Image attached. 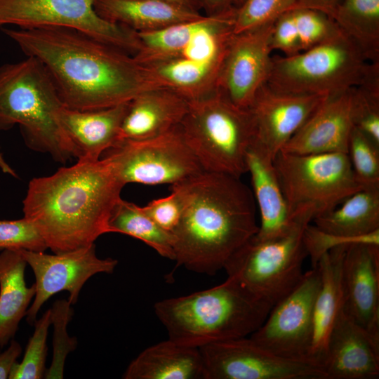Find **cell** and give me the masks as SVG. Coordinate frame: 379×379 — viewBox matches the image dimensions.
<instances>
[{"instance_id": "f6af8a7d", "label": "cell", "mask_w": 379, "mask_h": 379, "mask_svg": "<svg viewBox=\"0 0 379 379\" xmlns=\"http://www.w3.org/2000/svg\"><path fill=\"white\" fill-rule=\"evenodd\" d=\"M0 168L4 173L9 174L14 177H17L15 172L6 162L1 152H0Z\"/></svg>"}, {"instance_id": "9a60e30c", "label": "cell", "mask_w": 379, "mask_h": 379, "mask_svg": "<svg viewBox=\"0 0 379 379\" xmlns=\"http://www.w3.org/2000/svg\"><path fill=\"white\" fill-rule=\"evenodd\" d=\"M34 274L36 293L34 301L27 310V321H36V315L44 302L52 295L66 291L68 301L76 304L84 284L98 273L111 274L117 260L111 258H99L94 244L53 255L44 252L18 250Z\"/></svg>"}, {"instance_id": "f35d334b", "label": "cell", "mask_w": 379, "mask_h": 379, "mask_svg": "<svg viewBox=\"0 0 379 379\" xmlns=\"http://www.w3.org/2000/svg\"><path fill=\"white\" fill-rule=\"evenodd\" d=\"M141 208L159 227L171 234L177 227L182 214L180 201L173 191L168 196L152 200Z\"/></svg>"}, {"instance_id": "4fadbf2b", "label": "cell", "mask_w": 379, "mask_h": 379, "mask_svg": "<svg viewBox=\"0 0 379 379\" xmlns=\"http://www.w3.org/2000/svg\"><path fill=\"white\" fill-rule=\"evenodd\" d=\"M319 285L317 267L305 272L299 284L272 307L249 338L277 356L310 362L314 305Z\"/></svg>"}, {"instance_id": "e0dca14e", "label": "cell", "mask_w": 379, "mask_h": 379, "mask_svg": "<svg viewBox=\"0 0 379 379\" xmlns=\"http://www.w3.org/2000/svg\"><path fill=\"white\" fill-rule=\"evenodd\" d=\"M326 97L285 93L265 83L248 107L254 140L274 159Z\"/></svg>"}, {"instance_id": "4dcf8cb0", "label": "cell", "mask_w": 379, "mask_h": 379, "mask_svg": "<svg viewBox=\"0 0 379 379\" xmlns=\"http://www.w3.org/2000/svg\"><path fill=\"white\" fill-rule=\"evenodd\" d=\"M347 155L361 188H379V145L354 127L350 136Z\"/></svg>"}, {"instance_id": "ee69618b", "label": "cell", "mask_w": 379, "mask_h": 379, "mask_svg": "<svg viewBox=\"0 0 379 379\" xmlns=\"http://www.w3.org/2000/svg\"><path fill=\"white\" fill-rule=\"evenodd\" d=\"M155 1H165V2L171 3V4H175L187 7L189 8H191L192 10L197 11H199V10L201 9L197 0H155Z\"/></svg>"}, {"instance_id": "44dd1931", "label": "cell", "mask_w": 379, "mask_h": 379, "mask_svg": "<svg viewBox=\"0 0 379 379\" xmlns=\"http://www.w3.org/2000/svg\"><path fill=\"white\" fill-rule=\"evenodd\" d=\"M128 103L91 110L72 109L65 105L60 109L58 120L77 161H97L119 142Z\"/></svg>"}, {"instance_id": "d590c367", "label": "cell", "mask_w": 379, "mask_h": 379, "mask_svg": "<svg viewBox=\"0 0 379 379\" xmlns=\"http://www.w3.org/2000/svg\"><path fill=\"white\" fill-rule=\"evenodd\" d=\"M295 4V0H245L237 8L234 33L272 23Z\"/></svg>"}, {"instance_id": "9c48e42d", "label": "cell", "mask_w": 379, "mask_h": 379, "mask_svg": "<svg viewBox=\"0 0 379 379\" xmlns=\"http://www.w3.org/2000/svg\"><path fill=\"white\" fill-rule=\"evenodd\" d=\"M317 215L315 210L303 208L292 216L295 222L286 234L269 239L254 235L229 258L224 268L233 278L258 298L272 307L301 281L302 263L307 256L302 234Z\"/></svg>"}, {"instance_id": "30bf717a", "label": "cell", "mask_w": 379, "mask_h": 379, "mask_svg": "<svg viewBox=\"0 0 379 379\" xmlns=\"http://www.w3.org/2000/svg\"><path fill=\"white\" fill-rule=\"evenodd\" d=\"M273 162L291 216L306 206L313 207L317 215H320L362 189L347 153L298 154L279 151Z\"/></svg>"}, {"instance_id": "1f68e13d", "label": "cell", "mask_w": 379, "mask_h": 379, "mask_svg": "<svg viewBox=\"0 0 379 379\" xmlns=\"http://www.w3.org/2000/svg\"><path fill=\"white\" fill-rule=\"evenodd\" d=\"M32 336L27 343L22 361L13 365L9 379L44 378L47 354L46 338L48 328L51 325V310H47L42 317L34 322Z\"/></svg>"}, {"instance_id": "ac0fdd59", "label": "cell", "mask_w": 379, "mask_h": 379, "mask_svg": "<svg viewBox=\"0 0 379 379\" xmlns=\"http://www.w3.org/2000/svg\"><path fill=\"white\" fill-rule=\"evenodd\" d=\"M343 312L379 336V245H349L342 262Z\"/></svg>"}, {"instance_id": "603a6c76", "label": "cell", "mask_w": 379, "mask_h": 379, "mask_svg": "<svg viewBox=\"0 0 379 379\" xmlns=\"http://www.w3.org/2000/svg\"><path fill=\"white\" fill-rule=\"evenodd\" d=\"M188 106L187 100L166 88L140 93L128 103L119 141L148 139L171 130L180 124Z\"/></svg>"}, {"instance_id": "7402d4cb", "label": "cell", "mask_w": 379, "mask_h": 379, "mask_svg": "<svg viewBox=\"0 0 379 379\" xmlns=\"http://www.w3.org/2000/svg\"><path fill=\"white\" fill-rule=\"evenodd\" d=\"M246 161L260 218L254 237L262 240L286 234L293 225L295 218L291 216L273 158L253 140Z\"/></svg>"}, {"instance_id": "ba28073f", "label": "cell", "mask_w": 379, "mask_h": 379, "mask_svg": "<svg viewBox=\"0 0 379 379\" xmlns=\"http://www.w3.org/2000/svg\"><path fill=\"white\" fill-rule=\"evenodd\" d=\"M237 7L202 15L191 34L173 53L142 65L153 82L188 101L217 89L218 78L234 35Z\"/></svg>"}, {"instance_id": "2e32d148", "label": "cell", "mask_w": 379, "mask_h": 379, "mask_svg": "<svg viewBox=\"0 0 379 379\" xmlns=\"http://www.w3.org/2000/svg\"><path fill=\"white\" fill-rule=\"evenodd\" d=\"M274 22L234 34L232 39L217 88L238 107L248 108L267 81L272 65Z\"/></svg>"}, {"instance_id": "7a4b0ae2", "label": "cell", "mask_w": 379, "mask_h": 379, "mask_svg": "<svg viewBox=\"0 0 379 379\" xmlns=\"http://www.w3.org/2000/svg\"><path fill=\"white\" fill-rule=\"evenodd\" d=\"M171 191L182 206L172 233L176 267L214 275L258 230L252 191L239 178L203 171Z\"/></svg>"}, {"instance_id": "60d3db41", "label": "cell", "mask_w": 379, "mask_h": 379, "mask_svg": "<svg viewBox=\"0 0 379 379\" xmlns=\"http://www.w3.org/2000/svg\"><path fill=\"white\" fill-rule=\"evenodd\" d=\"M21 352V345L13 340L9 347L0 353V379L8 378L12 368Z\"/></svg>"}, {"instance_id": "52a82bcc", "label": "cell", "mask_w": 379, "mask_h": 379, "mask_svg": "<svg viewBox=\"0 0 379 379\" xmlns=\"http://www.w3.org/2000/svg\"><path fill=\"white\" fill-rule=\"evenodd\" d=\"M180 126L204 171L239 178L247 172L246 154L255 139L248 108L237 106L217 88L189 101Z\"/></svg>"}, {"instance_id": "5bb4252c", "label": "cell", "mask_w": 379, "mask_h": 379, "mask_svg": "<svg viewBox=\"0 0 379 379\" xmlns=\"http://www.w3.org/2000/svg\"><path fill=\"white\" fill-rule=\"evenodd\" d=\"M199 349L204 379H326L319 366L277 356L249 336L215 342Z\"/></svg>"}, {"instance_id": "7bdbcfd3", "label": "cell", "mask_w": 379, "mask_h": 379, "mask_svg": "<svg viewBox=\"0 0 379 379\" xmlns=\"http://www.w3.org/2000/svg\"><path fill=\"white\" fill-rule=\"evenodd\" d=\"M205 15L221 13L234 6V0H197Z\"/></svg>"}, {"instance_id": "d6a6232c", "label": "cell", "mask_w": 379, "mask_h": 379, "mask_svg": "<svg viewBox=\"0 0 379 379\" xmlns=\"http://www.w3.org/2000/svg\"><path fill=\"white\" fill-rule=\"evenodd\" d=\"M71 305L68 300H57L51 308V324L53 325V354L51 366L46 369L45 378H63L66 357L77 347V338H70L67 331V324L74 313Z\"/></svg>"}, {"instance_id": "8992f818", "label": "cell", "mask_w": 379, "mask_h": 379, "mask_svg": "<svg viewBox=\"0 0 379 379\" xmlns=\"http://www.w3.org/2000/svg\"><path fill=\"white\" fill-rule=\"evenodd\" d=\"M379 83V62H371L343 33L291 56H272L267 84L285 93L329 96Z\"/></svg>"}, {"instance_id": "d4e9b609", "label": "cell", "mask_w": 379, "mask_h": 379, "mask_svg": "<svg viewBox=\"0 0 379 379\" xmlns=\"http://www.w3.org/2000/svg\"><path fill=\"white\" fill-rule=\"evenodd\" d=\"M94 8L102 19L136 32L159 30L202 15L183 6L155 0H95Z\"/></svg>"}, {"instance_id": "e575fe53", "label": "cell", "mask_w": 379, "mask_h": 379, "mask_svg": "<svg viewBox=\"0 0 379 379\" xmlns=\"http://www.w3.org/2000/svg\"><path fill=\"white\" fill-rule=\"evenodd\" d=\"M354 127L379 145V83L352 88Z\"/></svg>"}, {"instance_id": "484cf974", "label": "cell", "mask_w": 379, "mask_h": 379, "mask_svg": "<svg viewBox=\"0 0 379 379\" xmlns=\"http://www.w3.org/2000/svg\"><path fill=\"white\" fill-rule=\"evenodd\" d=\"M124 379H204L198 347L171 339L152 345L135 358L123 375Z\"/></svg>"}, {"instance_id": "ab89813d", "label": "cell", "mask_w": 379, "mask_h": 379, "mask_svg": "<svg viewBox=\"0 0 379 379\" xmlns=\"http://www.w3.org/2000/svg\"><path fill=\"white\" fill-rule=\"evenodd\" d=\"M271 48L291 56L301 52L300 40L291 9L281 15L274 22Z\"/></svg>"}, {"instance_id": "836d02e7", "label": "cell", "mask_w": 379, "mask_h": 379, "mask_svg": "<svg viewBox=\"0 0 379 379\" xmlns=\"http://www.w3.org/2000/svg\"><path fill=\"white\" fill-rule=\"evenodd\" d=\"M301 52L327 42L343 32L335 20L325 13L312 8L291 9Z\"/></svg>"}, {"instance_id": "bcb514c9", "label": "cell", "mask_w": 379, "mask_h": 379, "mask_svg": "<svg viewBox=\"0 0 379 379\" xmlns=\"http://www.w3.org/2000/svg\"><path fill=\"white\" fill-rule=\"evenodd\" d=\"M245 0H234V6L237 8L239 7Z\"/></svg>"}, {"instance_id": "f1b7e54d", "label": "cell", "mask_w": 379, "mask_h": 379, "mask_svg": "<svg viewBox=\"0 0 379 379\" xmlns=\"http://www.w3.org/2000/svg\"><path fill=\"white\" fill-rule=\"evenodd\" d=\"M331 18L367 60L379 62V0H342Z\"/></svg>"}, {"instance_id": "ffe728a7", "label": "cell", "mask_w": 379, "mask_h": 379, "mask_svg": "<svg viewBox=\"0 0 379 379\" xmlns=\"http://www.w3.org/2000/svg\"><path fill=\"white\" fill-rule=\"evenodd\" d=\"M352 88L327 96L280 151L298 154L347 153L354 128Z\"/></svg>"}, {"instance_id": "cb8c5ba5", "label": "cell", "mask_w": 379, "mask_h": 379, "mask_svg": "<svg viewBox=\"0 0 379 379\" xmlns=\"http://www.w3.org/2000/svg\"><path fill=\"white\" fill-rule=\"evenodd\" d=\"M348 246H339L326 253L316 266L320 274V285L314 305L309 361L319 368L326 356L332 328L343 310L342 262Z\"/></svg>"}, {"instance_id": "277c9868", "label": "cell", "mask_w": 379, "mask_h": 379, "mask_svg": "<svg viewBox=\"0 0 379 379\" xmlns=\"http://www.w3.org/2000/svg\"><path fill=\"white\" fill-rule=\"evenodd\" d=\"M272 307L227 277L213 288L159 301L154 310L169 339L199 348L249 336L262 324Z\"/></svg>"}, {"instance_id": "4316f807", "label": "cell", "mask_w": 379, "mask_h": 379, "mask_svg": "<svg viewBox=\"0 0 379 379\" xmlns=\"http://www.w3.org/2000/svg\"><path fill=\"white\" fill-rule=\"evenodd\" d=\"M27 265L18 250L0 253V347L14 337L35 295L34 284L27 287L25 283Z\"/></svg>"}, {"instance_id": "5b68a950", "label": "cell", "mask_w": 379, "mask_h": 379, "mask_svg": "<svg viewBox=\"0 0 379 379\" xmlns=\"http://www.w3.org/2000/svg\"><path fill=\"white\" fill-rule=\"evenodd\" d=\"M63 106L51 78L34 58L0 66V130L19 125L29 148L65 164L75 157L58 120Z\"/></svg>"}, {"instance_id": "8fae6325", "label": "cell", "mask_w": 379, "mask_h": 379, "mask_svg": "<svg viewBox=\"0 0 379 379\" xmlns=\"http://www.w3.org/2000/svg\"><path fill=\"white\" fill-rule=\"evenodd\" d=\"M102 154L124 185H172L204 171L180 125L151 138L121 140Z\"/></svg>"}, {"instance_id": "f546056e", "label": "cell", "mask_w": 379, "mask_h": 379, "mask_svg": "<svg viewBox=\"0 0 379 379\" xmlns=\"http://www.w3.org/2000/svg\"><path fill=\"white\" fill-rule=\"evenodd\" d=\"M111 232L136 238L156 251L161 256L173 260L172 234L159 227L139 206L121 198L114 206L109 221Z\"/></svg>"}, {"instance_id": "74e56055", "label": "cell", "mask_w": 379, "mask_h": 379, "mask_svg": "<svg viewBox=\"0 0 379 379\" xmlns=\"http://www.w3.org/2000/svg\"><path fill=\"white\" fill-rule=\"evenodd\" d=\"M47 248L36 227L26 218L0 220V249L44 252Z\"/></svg>"}, {"instance_id": "8d00e7d4", "label": "cell", "mask_w": 379, "mask_h": 379, "mask_svg": "<svg viewBox=\"0 0 379 379\" xmlns=\"http://www.w3.org/2000/svg\"><path fill=\"white\" fill-rule=\"evenodd\" d=\"M302 241L312 266L315 267L321 257L335 248L357 243L379 245V230L363 237H347L328 232L310 223L304 229Z\"/></svg>"}, {"instance_id": "3957f363", "label": "cell", "mask_w": 379, "mask_h": 379, "mask_svg": "<svg viewBox=\"0 0 379 379\" xmlns=\"http://www.w3.org/2000/svg\"><path fill=\"white\" fill-rule=\"evenodd\" d=\"M124 185L107 158L77 161L30 180L24 217L54 253L84 247L111 232L109 218Z\"/></svg>"}, {"instance_id": "d6986e66", "label": "cell", "mask_w": 379, "mask_h": 379, "mask_svg": "<svg viewBox=\"0 0 379 379\" xmlns=\"http://www.w3.org/2000/svg\"><path fill=\"white\" fill-rule=\"evenodd\" d=\"M326 379L379 377V336L357 324L343 310L331 332L321 365Z\"/></svg>"}, {"instance_id": "83f0119b", "label": "cell", "mask_w": 379, "mask_h": 379, "mask_svg": "<svg viewBox=\"0 0 379 379\" xmlns=\"http://www.w3.org/2000/svg\"><path fill=\"white\" fill-rule=\"evenodd\" d=\"M335 234L359 237L379 230V188L361 189L312 220Z\"/></svg>"}, {"instance_id": "7c38bea8", "label": "cell", "mask_w": 379, "mask_h": 379, "mask_svg": "<svg viewBox=\"0 0 379 379\" xmlns=\"http://www.w3.org/2000/svg\"><path fill=\"white\" fill-rule=\"evenodd\" d=\"M95 0H0V26L66 27L82 32L134 55L137 32L100 17Z\"/></svg>"}, {"instance_id": "6da1fadb", "label": "cell", "mask_w": 379, "mask_h": 379, "mask_svg": "<svg viewBox=\"0 0 379 379\" xmlns=\"http://www.w3.org/2000/svg\"><path fill=\"white\" fill-rule=\"evenodd\" d=\"M2 31L44 66L67 108L110 107L159 87L133 55L79 30L51 27Z\"/></svg>"}, {"instance_id": "b9f144b4", "label": "cell", "mask_w": 379, "mask_h": 379, "mask_svg": "<svg viewBox=\"0 0 379 379\" xmlns=\"http://www.w3.org/2000/svg\"><path fill=\"white\" fill-rule=\"evenodd\" d=\"M342 0H295V8H306L318 10L332 16Z\"/></svg>"}]
</instances>
